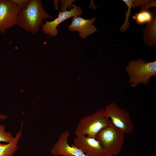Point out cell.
<instances>
[{
  "instance_id": "3",
  "label": "cell",
  "mask_w": 156,
  "mask_h": 156,
  "mask_svg": "<svg viewBox=\"0 0 156 156\" xmlns=\"http://www.w3.org/2000/svg\"><path fill=\"white\" fill-rule=\"evenodd\" d=\"M132 87L139 84L147 85L151 78L156 75V62H146L142 59L129 61L125 68Z\"/></svg>"
},
{
  "instance_id": "6",
  "label": "cell",
  "mask_w": 156,
  "mask_h": 156,
  "mask_svg": "<svg viewBox=\"0 0 156 156\" xmlns=\"http://www.w3.org/2000/svg\"><path fill=\"white\" fill-rule=\"evenodd\" d=\"M20 12L12 0H0V33L17 25Z\"/></svg>"
},
{
  "instance_id": "15",
  "label": "cell",
  "mask_w": 156,
  "mask_h": 156,
  "mask_svg": "<svg viewBox=\"0 0 156 156\" xmlns=\"http://www.w3.org/2000/svg\"><path fill=\"white\" fill-rule=\"evenodd\" d=\"M14 137L9 131H6L4 126L0 123V142L9 143L14 140Z\"/></svg>"
},
{
  "instance_id": "9",
  "label": "cell",
  "mask_w": 156,
  "mask_h": 156,
  "mask_svg": "<svg viewBox=\"0 0 156 156\" xmlns=\"http://www.w3.org/2000/svg\"><path fill=\"white\" fill-rule=\"evenodd\" d=\"M73 144L88 156H104V150L100 142L95 138L86 135H77Z\"/></svg>"
},
{
  "instance_id": "4",
  "label": "cell",
  "mask_w": 156,
  "mask_h": 156,
  "mask_svg": "<svg viewBox=\"0 0 156 156\" xmlns=\"http://www.w3.org/2000/svg\"><path fill=\"white\" fill-rule=\"evenodd\" d=\"M111 123L106 115L105 109L102 108L94 114L81 119L76 127L75 134L76 136L87 135L95 138L101 130Z\"/></svg>"
},
{
  "instance_id": "8",
  "label": "cell",
  "mask_w": 156,
  "mask_h": 156,
  "mask_svg": "<svg viewBox=\"0 0 156 156\" xmlns=\"http://www.w3.org/2000/svg\"><path fill=\"white\" fill-rule=\"evenodd\" d=\"M73 7L70 11H59L58 17L54 20L46 21L44 24L42 25V31L44 34L48 35L49 37H55L58 34V31L57 27L61 23L71 17L80 16L83 14L81 8L73 4Z\"/></svg>"
},
{
  "instance_id": "17",
  "label": "cell",
  "mask_w": 156,
  "mask_h": 156,
  "mask_svg": "<svg viewBox=\"0 0 156 156\" xmlns=\"http://www.w3.org/2000/svg\"><path fill=\"white\" fill-rule=\"evenodd\" d=\"M74 1L73 0L65 1L62 0L61 1V9L64 11V9L67 8V7L71 8V5L72 3Z\"/></svg>"
},
{
  "instance_id": "1",
  "label": "cell",
  "mask_w": 156,
  "mask_h": 156,
  "mask_svg": "<svg viewBox=\"0 0 156 156\" xmlns=\"http://www.w3.org/2000/svg\"><path fill=\"white\" fill-rule=\"evenodd\" d=\"M52 18L46 12L41 0H30L19 12L17 25L27 31L34 34L38 32L43 21Z\"/></svg>"
},
{
  "instance_id": "14",
  "label": "cell",
  "mask_w": 156,
  "mask_h": 156,
  "mask_svg": "<svg viewBox=\"0 0 156 156\" xmlns=\"http://www.w3.org/2000/svg\"><path fill=\"white\" fill-rule=\"evenodd\" d=\"M133 0H123L122 1L126 4V5L128 7L127 11L125 13L126 18L125 22L120 28V30L121 32L126 31L129 27L130 23L129 21V17L131 13V9L133 5Z\"/></svg>"
},
{
  "instance_id": "21",
  "label": "cell",
  "mask_w": 156,
  "mask_h": 156,
  "mask_svg": "<svg viewBox=\"0 0 156 156\" xmlns=\"http://www.w3.org/2000/svg\"></svg>"
},
{
  "instance_id": "2",
  "label": "cell",
  "mask_w": 156,
  "mask_h": 156,
  "mask_svg": "<svg viewBox=\"0 0 156 156\" xmlns=\"http://www.w3.org/2000/svg\"><path fill=\"white\" fill-rule=\"evenodd\" d=\"M125 134L123 131L111 123L99 132L95 139L100 142L103 147L105 156H116L122 150Z\"/></svg>"
},
{
  "instance_id": "7",
  "label": "cell",
  "mask_w": 156,
  "mask_h": 156,
  "mask_svg": "<svg viewBox=\"0 0 156 156\" xmlns=\"http://www.w3.org/2000/svg\"><path fill=\"white\" fill-rule=\"evenodd\" d=\"M70 134L68 131L60 134L51 148V153L54 156H88L73 144L71 146L68 144Z\"/></svg>"
},
{
  "instance_id": "20",
  "label": "cell",
  "mask_w": 156,
  "mask_h": 156,
  "mask_svg": "<svg viewBox=\"0 0 156 156\" xmlns=\"http://www.w3.org/2000/svg\"><path fill=\"white\" fill-rule=\"evenodd\" d=\"M58 1L54 0L53 2L55 9L57 10L58 9Z\"/></svg>"
},
{
  "instance_id": "13",
  "label": "cell",
  "mask_w": 156,
  "mask_h": 156,
  "mask_svg": "<svg viewBox=\"0 0 156 156\" xmlns=\"http://www.w3.org/2000/svg\"><path fill=\"white\" fill-rule=\"evenodd\" d=\"M133 18L136 21L138 24L143 25L151 22L153 17L152 12L150 11L143 10H141L140 12L135 14L133 16Z\"/></svg>"
},
{
  "instance_id": "11",
  "label": "cell",
  "mask_w": 156,
  "mask_h": 156,
  "mask_svg": "<svg viewBox=\"0 0 156 156\" xmlns=\"http://www.w3.org/2000/svg\"><path fill=\"white\" fill-rule=\"evenodd\" d=\"M23 122H21V127L13 140L6 144L0 142V156H13L18 149V143L22 135Z\"/></svg>"
},
{
  "instance_id": "18",
  "label": "cell",
  "mask_w": 156,
  "mask_h": 156,
  "mask_svg": "<svg viewBox=\"0 0 156 156\" xmlns=\"http://www.w3.org/2000/svg\"><path fill=\"white\" fill-rule=\"evenodd\" d=\"M155 1H153V2H152L150 3H147V4L145 6V5L144 6H142L141 8V10H148V8L150 7H152L153 6H155Z\"/></svg>"
},
{
  "instance_id": "16",
  "label": "cell",
  "mask_w": 156,
  "mask_h": 156,
  "mask_svg": "<svg viewBox=\"0 0 156 156\" xmlns=\"http://www.w3.org/2000/svg\"><path fill=\"white\" fill-rule=\"evenodd\" d=\"M17 6L20 11L27 5L30 0H12Z\"/></svg>"
},
{
  "instance_id": "12",
  "label": "cell",
  "mask_w": 156,
  "mask_h": 156,
  "mask_svg": "<svg viewBox=\"0 0 156 156\" xmlns=\"http://www.w3.org/2000/svg\"><path fill=\"white\" fill-rule=\"evenodd\" d=\"M143 31L144 34V39L145 43L150 46H155L156 44V16L152 21L148 23Z\"/></svg>"
},
{
  "instance_id": "19",
  "label": "cell",
  "mask_w": 156,
  "mask_h": 156,
  "mask_svg": "<svg viewBox=\"0 0 156 156\" xmlns=\"http://www.w3.org/2000/svg\"><path fill=\"white\" fill-rule=\"evenodd\" d=\"M8 116L7 115L0 114V120H5L8 118Z\"/></svg>"
},
{
  "instance_id": "10",
  "label": "cell",
  "mask_w": 156,
  "mask_h": 156,
  "mask_svg": "<svg viewBox=\"0 0 156 156\" xmlns=\"http://www.w3.org/2000/svg\"><path fill=\"white\" fill-rule=\"evenodd\" d=\"M96 19L94 17L86 19L80 16H75L73 17L72 23L68 27L71 31H77L80 37L86 39L97 31V28L93 24Z\"/></svg>"
},
{
  "instance_id": "5",
  "label": "cell",
  "mask_w": 156,
  "mask_h": 156,
  "mask_svg": "<svg viewBox=\"0 0 156 156\" xmlns=\"http://www.w3.org/2000/svg\"><path fill=\"white\" fill-rule=\"evenodd\" d=\"M105 113L112 123L125 133L129 134L133 131L134 125L129 113L112 102L105 107Z\"/></svg>"
}]
</instances>
